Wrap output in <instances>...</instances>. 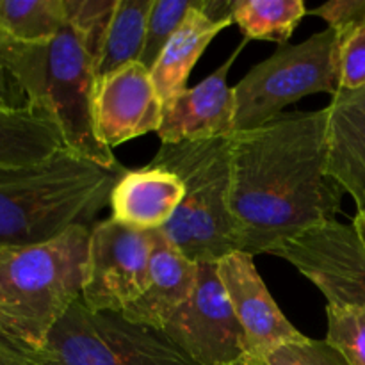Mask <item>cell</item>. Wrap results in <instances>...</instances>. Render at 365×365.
<instances>
[{
    "mask_svg": "<svg viewBox=\"0 0 365 365\" xmlns=\"http://www.w3.org/2000/svg\"><path fill=\"white\" fill-rule=\"evenodd\" d=\"M327 107L232 135L230 214L239 252L269 253L337 221L344 189L327 168Z\"/></svg>",
    "mask_w": 365,
    "mask_h": 365,
    "instance_id": "cell-1",
    "label": "cell"
},
{
    "mask_svg": "<svg viewBox=\"0 0 365 365\" xmlns=\"http://www.w3.org/2000/svg\"><path fill=\"white\" fill-rule=\"evenodd\" d=\"M125 171L66 146L41 163L0 170V248L41 245L75 225L88 227Z\"/></svg>",
    "mask_w": 365,
    "mask_h": 365,
    "instance_id": "cell-2",
    "label": "cell"
},
{
    "mask_svg": "<svg viewBox=\"0 0 365 365\" xmlns=\"http://www.w3.org/2000/svg\"><path fill=\"white\" fill-rule=\"evenodd\" d=\"M91 230L75 225L52 241L0 248V334L27 355L81 298Z\"/></svg>",
    "mask_w": 365,
    "mask_h": 365,
    "instance_id": "cell-3",
    "label": "cell"
},
{
    "mask_svg": "<svg viewBox=\"0 0 365 365\" xmlns=\"http://www.w3.org/2000/svg\"><path fill=\"white\" fill-rule=\"evenodd\" d=\"M0 64L21 86L29 106L57 125L66 148L103 168L121 166L96 135V63L70 24L45 43H20L0 34Z\"/></svg>",
    "mask_w": 365,
    "mask_h": 365,
    "instance_id": "cell-4",
    "label": "cell"
},
{
    "mask_svg": "<svg viewBox=\"0 0 365 365\" xmlns=\"http://www.w3.org/2000/svg\"><path fill=\"white\" fill-rule=\"evenodd\" d=\"M232 135L160 145L150 166L177 175L184 198L160 234L192 262H220L239 252L230 214Z\"/></svg>",
    "mask_w": 365,
    "mask_h": 365,
    "instance_id": "cell-5",
    "label": "cell"
},
{
    "mask_svg": "<svg viewBox=\"0 0 365 365\" xmlns=\"http://www.w3.org/2000/svg\"><path fill=\"white\" fill-rule=\"evenodd\" d=\"M339 91V32L328 27L298 45L278 46L234 86V134L262 127L305 96Z\"/></svg>",
    "mask_w": 365,
    "mask_h": 365,
    "instance_id": "cell-6",
    "label": "cell"
},
{
    "mask_svg": "<svg viewBox=\"0 0 365 365\" xmlns=\"http://www.w3.org/2000/svg\"><path fill=\"white\" fill-rule=\"evenodd\" d=\"M27 365H196L163 331L121 312H95L81 298L50 330Z\"/></svg>",
    "mask_w": 365,
    "mask_h": 365,
    "instance_id": "cell-7",
    "label": "cell"
},
{
    "mask_svg": "<svg viewBox=\"0 0 365 365\" xmlns=\"http://www.w3.org/2000/svg\"><path fill=\"white\" fill-rule=\"evenodd\" d=\"M155 232L125 227L113 217L95 223L81 299L95 312H123L148 289Z\"/></svg>",
    "mask_w": 365,
    "mask_h": 365,
    "instance_id": "cell-8",
    "label": "cell"
},
{
    "mask_svg": "<svg viewBox=\"0 0 365 365\" xmlns=\"http://www.w3.org/2000/svg\"><path fill=\"white\" fill-rule=\"evenodd\" d=\"M163 334L196 365H239L248 359L246 335L221 284L216 262L198 264L191 298Z\"/></svg>",
    "mask_w": 365,
    "mask_h": 365,
    "instance_id": "cell-9",
    "label": "cell"
},
{
    "mask_svg": "<svg viewBox=\"0 0 365 365\" xmlns=\"http://www.w3.org/2000/svg\"><path fill=\"white\" fill-rule=\"evenodd\" d=\"M269 255L292 264L328 305L365 307V245L353 225L331 221L310 228Z\"/></svg>",
    "mask_w": 365,
    "mask_h": 365,
    "instance_id": "cell-10",
    "label": "cell"
},
{
    "mask_svg": "<svg viewBox=\"0 0 365 365\" xmlns=\"http://www.w3.org/2000/svg\"><path fill=\"white\" fill-rule=\"evenodd\" d=\"M163 116L164 106L152 71L139 61L96 78L93 120L96 135L109 150L148 132H159Z\"/></svg>",
    "mask_w": 365,
    "mask_h": 365,
    "instance_id": "cell-11",
    "label": "cell"
},
{
    "mask_svg": "<svg viewBox=\"0 0 365 365\" xmlns=\"http://www.w3.org/2000/svg\"><path fill=\"white\" fill-rule=\"evenodd\" d=\"M217 273L248 344V356H264L280 346L305 339L284 316L257 271L253 255L232 252L220 260Z\"/></svg>",
    "mask_w": 365,
    "mask_h": 365,
    "instance_id": "cell-12",
    "label": "cell"
},
{
    "mask_svg": "<svg viewBox=\"0 0 365 365\" xmlns=\"http://www.w3.org/2000/svg\"><path fill=\"white\" fill-rule=\"evenodd\" d=\"M246 41L248 39H245L227 63L221 64L214 73L203 78L195 88L182 91L164 109L163 125L157 132L160 145L234 135L235 96L234 88L228 86L227 78Z\"/></svg>",
    "mask_w": 365,
    "mask_h": 365,
    "instance_id": "cell-13",
    "label": "cell"
},
{
    "mask_svg": "<svg viewBox=\"0 0 365 365\" xmlns=\"http://www.w3.org/2000/svg\"><path fill=\"white\" fill-rule=\"evenodd\" d=\"M327 168L365 210V86L341 89L327 107Z\"/></svg>",
    "mask_w": 365,
    "mask_h": 365,
    "instance_id": "cell-14",
    "label": "cell"
},
{
    "mask_svg": "<svg viewBox=\"0 0 365 365\" xmlns=\"http://www.w3.org/2000/svg\"><path fill=\"white\" fill-rule=\"evenodd\" d=\"M196 282L198 262L187 259L157 230L155 248L150 260L148 289L121 316L135 324L163 331L168 321L191 298Z\"/></svg>",
    "mask_w": 365,
    "mask_h": 365,
    "instance_id": "cell-15",
    "label": "cell"
},
{
    "mask_svg": "<svg viewBox=\"0 0 365 365\" xmlns=\"http://www.w3.org/2000/svg\"><path fill=\"white\" fill-rule=\"evenodd\" d=\"M184 198V184L171 171L146 164L127 170L110 191L113 220L143 232L163 230Z\"/></svg>",
    "mask_w": 365,
    "mask_h": 365,
    "instance_id": "cell-16",
    "label": "cell"
},
{
    "mask_svg": "<svg viewBox=\"0 0 365 365\" xmlns=\"http://www.w3.org/2000/svg\"><path fill=\"white\" fill-rule=\"evenodd\" d=\"M232 24V20L212 21L207 18L202 11V0H198L195 9L189 11L184 24L164 46L160 57L150 70L164 109L187 89L189 75L202 53L212 39Z\"/></svg>",
    "mask_w": 365,
    "mask_h": 365,
    "instance_id": "cell-17",
    "label": "cell"
},
{
    "mask_svg": "<svg viewBox=\"0 0 365 365\" xmlns=\"http://www.w3.org/2000/svg\"><path fill=\"white\" fill-rule=\"evenodd\" d=\"M63 146L57 125L36 107L0 110V170L41 163Z\"/></svg>",
    "mask_w": 365,
    "mask_h": 365,
    "instance_id": "cell-18",
    "label": "cell"
},
{
    "mask_svg": "<svg viewBox=\"0 0 365 365\" xmlns=\"http://www.w3.org/2000/svg\"><path fill=\"white\" fill-rule=\"evenodd\" d=\"M153 0H118L96 63V78L139 61Z\"/></svg>",
    "mask_w": 365,
    "mask_h": 365,
    "instance_id": "cell-19",
    "label": "cell"
},
{
    "mask_svg": "<svg viewBox=\"0 0 365 365\" xmlns=\"http://www.w3.org/2000/svg\"><path fill=\"white\" fill-rule=\"evenodd\" d=\"M309 14L303 0H234L232 21L246 39L287 45L303 16Z\"/></svg>",
    "mask_w": 365,
    "mask_h": 365,
    "instance_id": "cell-20",
    "label": "cell"
},
{
    "mask_svg": "<svg viewBox=\"0 0 365 365\" xmlns=\"http://www.w3.org/2000/svg\"><path fill=\"white\" fill-rule=\"evenodd\" d=\"M66 24V0H0V34L14 41H50Z\"/></svg>",
    "mask_w": 365,
    "mask_h": 365,
    "instance_id": "cell-21",
    "label": "cell"
},
{
    "mask_svg": "<svg viewBox=\"0 0 365 365\" xmlns=\"http://www.w3.org/2000/svg\"><path fill=\"white\" fill-rule=\"evenodd\" d=\"M198 0H153V6L146 24V39L143 46L139 63L152 70L153 64L163 53L164 46L170 43L175 32L178 31L189 11L195 9Z\"/></svg>",
    "mask_w": 365,
    "mask_h": 365,
    "instance_id": "cell-22",
    "label": "cell"
},
{
    "mask_svg": "<svg viewBox=\"0 0 365 365\" xmlns=\"http://www.w3.org/2000/svg\"><path fill=\"white\" fill-rule=\"evenodd\" d=\"M327 319L324 341L349 365H365V307L327 305Z\"/></svg>",
    "mask_w": 365,
    "mask_h": 365,
    "instance_id": "cell-23",
    "label": "cell"
},
{
    "mask_svg": "<svg viewBox=\"0 0 365 365\" xmlns=\"http://www.w3.org/2000/svg\"><path fill=\"white\" fill-rule=\"evenodd\" d=\"M118 0H66L68 24L75 29L81 41L98 63L103 39Z\"/></svg>",
    "mask_w": 365,
    "mask_h": 365,
    "instance_id": "cell-24",
    "label": "cell"
},
{
    "mask_svg": "<svg viewBox=\"0 0 365 365\" xmlns=\"http://www.w3.org/2000/svg\"><path fill=\"white\" fill-rule=\"evenodd\" d=\"M239 365H349L327 341L302 339L264 356H248Z\"/></svg>",
    "mask_w": 365,
    "mask_h": 365,
    "instance_id": "cell-25",
    "label": "cell"
},
{
    "mask_svg": "<svg viewBox=\"0 0 365 365\" xmlns=\"http://www.w3.org/2000/svg\"><path fill=\"white\" fill-rule=\"evenodd\" d=\"M339 73L341 89L365 86V21L339 32Z\"/></svg>",
    "mask_w": 365,
    "mask_h": 365,
    "instance_id": "cell-26",
    "label": "cell"
},
{
    "mask_svg": "<svg viewBox=\"0 0 365 365\" xmlns=\"http://www.w3.org/2000/svg\"><path fill=\"white\" fill-rule=\"evenodd\" d=\"M309 14L323 18L328 27L344 32L365 21V0H331L309 11Z\"/></svg>",
    "mask_w": 365,
    "mask_h": 365,
    "instance_id": "cell-27",
    "label": "cell"
},
{
    "mask_svg": "<svg viewBox=\"0 0 365 365\" xmlns=\"http://www.w3.org/2000/svg\"><path fill=\"white\" fill-rule=\"evenodd\" d=\"M29 106L24 89L18 84L16 78L0 64V110L24 109Z\"/></svg>",
    "mask_w": 365,
    "mask_h": 365,
    "instance_id": "cell-28",
    "label": "cell"
},
{
    "mask_svg": "<svg viewBox=\"0 0 365 365\" xmlns=\"http://www.w3.org/2000/svg\"><path fill=\"white\" fill-rule=\"evenodd\" d=\"M29 355L0 334V365H27Z\"/></svg>",
    "mask_w": 365,
    "mask_h": 365,
    "instance_id": "cell-29",
    "label": "cell"
},
{
    "mask_svg": "<svg viewBox=\"0 0 365 365\" xmlns=\"http://www.w3.org/2000/svg\"><path fill=\"white\" fill-rule=\"evenodd\" d=\"M353 228L356 230V234L360 235V239H362V242L365 245V210H359L356 212V216L353 217Z\"/></svg>",
    "mask_w": 365,
    "mask_h": 365,
    "instance_id": "cell-30",
    "label": "cell"
}]
</instances>
